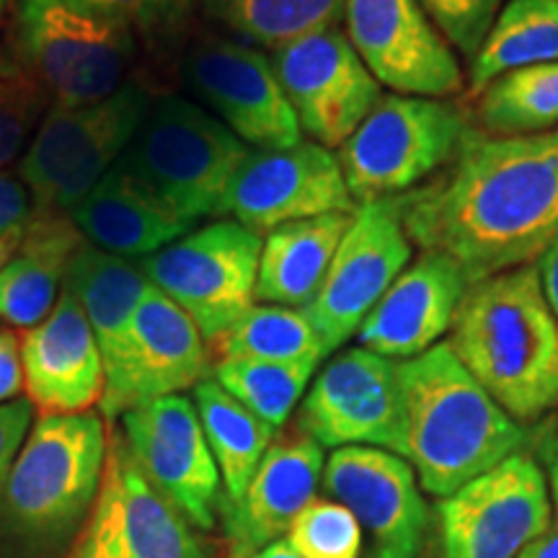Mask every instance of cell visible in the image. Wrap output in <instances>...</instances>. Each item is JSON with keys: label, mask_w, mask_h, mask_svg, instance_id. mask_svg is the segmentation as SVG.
I'll return each mask as SVG.
<instances>
[{"label": "cell", "mask_w": 558, "mask_h": 558, "mask_svg": "<svg viewBox=\"0 0 558 558\" xmlns=\"http://www.w3.org/2000/svg\"><path fill=\"white\" fill-rule=\"evenodd\" d=\"M284 543L303 558H360L365 533L344 505L313 499L290 525Z\"/></svg>", "instance_id": "obj_34"}, {"label": "cell", "mask_w": 558, "mask_h": 558, "mask_svg": "<svg viewBox=\"0 0 558 558\" xmlns=\"http://www.w3.org/2000/svg\"><path fill=\"white\" fill-rule=\"evenodd\" d=\"M320 486L357 518L373 558H427L435 514L407 458L362 445L337 448Z\"/></svg>", "instance_id": "obj_17"}, {"label": "cell", "mask_w": 558, "mask_h": 558, "mask_svg": "<svg viewBox=\"0 0 558 558\" xmlns=\"http://www.w3.org/2000/svg\"><path fill=\"white\" fill-rule=\"evenodd\" d=\"M45 94L37 83L0 78V169L24 156L26 145L39 128Z\"/></svg>", "instance_id": "obj_36"}, {"label": "cell", "mask_w": 558, "mask_h": 558, "mask_svg": "<svg viewBox=\"0 0 558 558\" xmlns=\"http://www.w3.org/2000/svg\"><path fill=\"white\" fill-rule=\"evenodd\" d=\"M184 81L251 150H282L303 143L271 58L241 39H202L186 52Z\"/></svg>", "instance_id": "obj_15"}, {"label": "cell", "mask_w": 558, "mask_h": 558, "mask_svg": "<svg viewBox=\"0 0 558 558\" xmlns=\"http://www.w3.org/2000/svg\"><path fill=\"white\" fill-rule=\"evenodd\" d=\"M347 39L380 86L445 99L463 88L456 50L418 0H347Z\"/></svg>", "instance_id": "obj_18"}, {"label": "cell", "mask_w": 558, "mask_h": 558, "mask_svg": "<svg viewBox=\"0 0 558 558\" xmlns=\"http://www.w3.org/2000/svg\"><path fill=\"white\" fill-rule=\"evenodd\" d=\"M347 0H202L215 24L259 50L275 52L305 34L333 29Z\"/></svg>", "instance_id": "obj_30"}, {"label": "cell", "mask_w": 558, "mask_h": 558, "mask_svg": "<svg viewBox=\"0 0 558 558\" xmlns=\"http://www.w3.org/2000/svg\"><path fill=\"white\" fill-rule=\"evenodd\" d=\"M251 148L199 101L163 96L153 101L117 166L173 218H228V192Z\"/></svg>", "instance_id": "obj_4"}, {"label": "cell", "mask_w": 558, "mask_h": 558, "mask_svg": "<svg viewBox=\"0 0 558 558\" xmlns=\"http://www.w3.org/2000/svg\"><path fill=\"white\" fill-rule=\"evenodd\" d=\"M220 360L262 362H324L329 357L324 341L300 308L256 303L230 326L218 341Z\"/></svg>", "instance_id": "obj_32"}, {"label": "cell", "mask_w": 558, "mask_h": 558, "mask_svg": "<svg viewBox=\"0 0 558 558\" xmlns=\"http://www.w3.org/2000/svg\"><path fill=\"white\" fill-rule=\"evenodd\" d=\"M452 50L473 60L505 0H418Z\"/></svg>", "instance_id": "obj_35"}, {"label": "cell", "mask_w": 558, "mask_h": 558, "mask_svg": "<svg viewBox=\"0 0 558 558\" xmlns=\"http://www.w3.org/2000/svg\"><path fill=\"white\" fill-rule=\"evenodd\" d=\"M414 259V243L403 228L401 197L357 205L333 254L324 288L305 305L326 352H337L380 303L390 284Z\"/></svg>", "instance_id": "obj_12"}, {"label": "cell", "mask_w": 558, "mask_h": 558, "mask_svg": "<svg viewBox=\"0 0 558 558\" xmlns=\"http://www.w3.org/2000/svg\"><path fill=\"white\" fill-rule=\"evenodd\" d=\"M117 429L160 497L192 527L213 530L222 509V478L194 401L179 393L140 403L120 416Z\"/></svg>", "instance_id": "obj_13"}, {"label": "cell", "mask_w": 558, "mask_h": 558, "mask_svg": "<svg viewBox=\"0 0 558 558\" xmlns=\"http://www.w3.org/2000/svg\"><path fill=\"white\" fill-rule=\"evenodd\" d=\"M251 558H303V556H298L284 541H277V543H271V546L262 548L259 554H254Z\"/></svg>", "instance_id": "obj_44"}, {"label": "cell", "mask_w": 558, "mask_h": 558, "mask_svg": "<svg viewBox=\"0 0 558 558\" xmlns=\"http://www.w3.org/2000/svg\"><path fill=\"white\" fill-rule=\"evenodd\" d=\"M83 241L68 215L32 213L11 254L0 262V320L29 331L50 316Z\"/></svg>", "instance_id": "obj_24"}, {"label": "cell", "mask_w": 558, "mask_h": 558, "mask_svg": "<svg viewBox=\"0 0 558 558\" xmlns=\"http://www.w3.org/2000/svg\"><path fill=\"white\" fill-rule=\"evenodd\" d=\"M478 122L494 137L558 130V62L509 70L478 94Z\"/></svg>", "instance_id": "obj_31"}, {"label": "cell", "mask_w": 558, "mask_h": 558, "mask_svg": "<svg viewBox=\"0 0 558 558\" xmlns=\"http://www.w3.org/2000/svg\"><path fill=\"white\" fill-rule=\"evenodd\" d=\"M469 130L465 111L445 99L383 96L337 153L349 194L357 205L403 197L456 158Z\"/></svg>", "instance_id": "obj_6"}, {"label": "cell", "mask_w": 558, "mask_h": 558, "mask_svg": "<svg viewBox=\"0 0 558 558\" xmlns=\"http://www.w3.org/2000/svg\"><path fill=\"white\" fill-rule=\"evenodd\" d=\"M24 390V369H21V349L16 333L0 331V403L16 401Z\"/></svg>", "instance_id": "obj_40"}, {"label": "cell", "mask_w": 558, "mask_h": 558, "mask_svg": "<svg viewBox=\"0 0 558 558\" xmlns=\"http://www.w3.org/2000/svg\"><path fill=\"white\" fill-rule=\"evenodd\" d=\"M65 3L111 24L128 26L132 32L150 29L160 21L177 16L173 0H65Z\"/></svg>", "instance_id": "obj_37"}, {"label": "cell", "mask_w": 558, "mask_h": 558, "mask_svg": "<svg viewBox=\"0 0 558 558\" xmlns=\"http://www.w3.org/2000/svg\"><path fill=\"white\" fill-rule=\"evenodd\" d=\"M16 41L37 88L58 107L107 99L128 83L135 60V32L65 0H21Z\"/></svg>", "instance_id": "obj_8"}, {"label": "cell", "mask_w": 558, "mask_h": 558, "mask_svg": "<svg viewBox=\"0 0 558 558\" xmlns=\"http://www.w3.org/2000/svg\"><path fill=\"white\" fill-rule=\"evenodd\" d=\"M264 235L233 218L194 228L140 262L150 284L194 320L209 344L256 305Z\"/></svg>", "instance_id": "obj_9"}, {"label": "cell", "mask_w": 558, "mask_h": 558, "mask_svg": "<svg viewBox=\"0 0 558 558\" xmlns=\"http://www.w3.org/2000/svg\"><path fill=\"white\" fill-rule=\"evenodd\" d=\"M5 5H9V0H0V16H3V11H5Z\"/></svg>", "instance_id": "obj_46"}, {"label": "cell", "mask_w": 558, "mask_h": 558, "mask_svg": "<svg viewBox=\"0 0 558 558\" xmlns=\"http://www.w3.org/2000/svg\"><path fill=\"white\" fill-rule=\"evenodd\" d=\"M68 218L90 246L132 262L148 259L194 230L166 213L120 166H114L81 205L70 209Z\"/></svg>", "instance_id": "obj_25"}, {"label": "cell", "mask_w": 558, "mask_h": 558, "mask_svg": "<svg viewBox=\"0 0 558 558\" xmlns=\"http://www.w3.org/2000/svg\"><path fill=\"white\" fill-rule=\"evenodd\" d=\"M271 65L300 130L324 148H341L383 99V86L339 26L305 34L271 52Z\"/></svg>", "instance_id": "obj_16"}, {"label": "cell", "mask_w": 558, "mask_h": 558, "mask_svg": "<svg viewBox=\"0 0 558 558\" xmlns=\"http://www.w3.org/2000/svg\"><path fill=\"white\" fill-rule=\"evenodd\" d=\"M432 514L437 558H518L554 525L546 473L527 450L439 499Z\"/></svg>", "instance_id": "obj_10"}, {"label": "cell", "mask_w": 558, "mask_h": 558, "mask_svg": "<svg viewBox=\"0 0 558 558\" xmlns=\"http://www.w3.org/2000/svg\"><path fill=\"white\" fill-rule=\"evenodd\" d=\"M469 288L456 262L422 251L362 320L357 347L396 362L429 352L450 333Z\"/></svg>", "instance_id": "obj_21"}, {"label": "cell", "mask_w": 558, "mask_h": 558, "mask_svg": "<svg viewBox=\"0 0 558 558\" xmlns=\"http://www.w3.org/2000/svg\"><path fill=\"white\" fill-rule=\"evenodd\" d=\"M26 401L41 414H86L107 388L104 362L86 313L62 288L41 324L19 339Z\"/></svg>", "instance_id": "obj_22"}, {"label": "cell", "mask_w": 558, "mask_h": 558, "mask_svg": "<svg viewBox=\"0 0 558 558\" xmlns=\"http://www.w3.org/2000/svg\"><path fill=\"white\" fill-rule=\"evenodd\" d=\"M194 530L137 471L120 429H111L99 494L70 558H209Z\"/></svg>", "instance_id": "obj_14"}, {"label": "cell", "mask_w": 558, "mask_h": 558, "mask_svg": "<svg viewBox=\"0 0 558 558\" xmlns=\"http://www.w3.org/2000/svg\"><path fill=\"white\" fill-rule=\"evenodd\" d=\"M150 107V94L137 81L83 107L54 104L34 130L19 166L32 213L68 215L81 205L114 169Z\"/></svg>", "instance_id": "obj_5"}, {"label": "cell", "mask_w": 558, "mask_h": 558, "mask_svg": "<svg viewBox=\"0 0 558 558\" xmlns=\"http://www.w3.org/2000/svg\"><path fill=\"white\" fill-rule=\"evenodd\" d=\"M407 460L424 494L445 499L527 450V432L499 407L448 341L399 362Z\"/></svg>", "instance_id": "obj_3"}, {"label": "cell", "mask_w": 558, "mask_h": 558, "mask_svg": "<svg viewBox=\"0 0 558 558\" xmlns=\"http://www.w3.org/2000/svg\"><path fill=\"white\" fill-rule=\"evenodd\" d=\"M207 341L194 320L150 284L130 324L117 367L107 375L101 414L120 418L130 409L179 396L207 378Z\"/></svg>", "instance_id": "obj_20"}, {"label": "cell", "mask_w": 558, "mask_h": 558, "mask_svg": "<svg viewBox=\"0 0 558 558\" xmlns=\"http://www.w3.org/2000/svg\"><path fill=\"white\" fill-rule=\"evenodd\" d=\"M207 445L213 450L222 478V507L235 505L246 492L267 450L275 442L277 429L235 401L215 378H205L192 388Z\"/></svg>", "instance_id": "obj_28"}, {"label": "cell", "mask_w": 558, "mask_h": 558, "mask_svg": "<svg viewBox=\"0 0 558 558\" xmlns=\"http://www.w3.org/2000/svg\"><path fill=\"white\" fill-rule=\"evenodd\" d=\"M318 362H262L222 357L213 369V378L226 388L235 401L279 429L316 375Z\"/></svg>", "instance_id": "obj_33"}, {"label": "cell", "mask_w": 558, "mask_h": 558, "mask_svg": "<svg viewBox=\"0 0 558 558\" xmlns=\"http://www.w3.org/2000/svg\"><path fill=\"white\" fill-rule=\"evenodd\" d=\"M518 558H558V525H550Z\"/></svg>", "instance_id": "obj_43"}, {"label": "cell", "mask_w": 558, "mask_h": 558, "mask_svg": "<svg viewBox=\"0 0 558 558\" xmlns=\"http://www.w3.org/2000/svg\"><path fill=\"white\" fill-rule=\"evenodd\" d=\"M148 288L150 279L140 264L90 246L88 241H83L70 259L65 290L86 313L101 352L104 375L120 362L130 324Z\"/></svg>", "instance_id": "obj_27"}, {"label": "cell", "mask_w": 558, "mask_h": 558, "mask_svg": "<svg viewBox=\"0 0 558 558\" xmlns=\"http://www.w3.org/2000/svg\"><path fill=\"white\" fill-rule=\"evenodd\" d=\"M448 344L514 422L558 409V318L535 264L471 284Z\"/></svg>", "instance_id": "obj_2"}, {"label": "cell", "mask_w": 558, "mask_h": 558, "mask_svg": "<svg viewBox=\"0 0 558 558\" xmlns=\"http://www.w3.org/2000/svg\"><path fill=\"white\" fill-rule=\"evenodd\" d=\"M32 218V197L24 181L0 171V241L16 235Z\"/></svg>", "instance_id": "obj_39"}, {"label": "cell", "mask_w": 558, "mask_h": 558, "mask_svg": "<svg viewBox=\"0 0 558 558\" xmlns=\"http://www.w3.org/2000/svg\"><path fill=\"white\" fill-rule=\"evenodd\" d=\"M401 209L414 248L448 256L469 284L538 262L558 239V130L494 137L471 128Z\"/></svg>", "instance_id": "obj_1"}, {"label": "cell", "mask_w": 558, "mask_h": 558, "mask_svg": "<svg viewBox=\"0 0 558 558\" xmlns=\"http://www.w3.org/2000/svg\"><path fill=\"white\" fill-rule=\"evenodd\" d=\"M324 465V448L303 432L271 442L243 497L220 509L235 558H251L288 535L298 514L316 499Z\"/></svg>", "instance_id": "obj_23"}, {"label": "cell", "mask_w": 558, "mask_h": 558, "mask_svg": "<svg viewBox=\"0 0 558 558\" xmlns=\"http://www.w3.org/2000/svg\"><path fill=\"white\" fill-rule=\"evenodd\" d=\"M109 432L101 416L41 414L3 484L5 507L21 530L60 535L90 512L107 469Z\"/></svg>", "instance_id": "obj_7"}, {"label": "cell", "mask_w": 558, "mask_h": 558, "mask_svg": "<svg viewBox=\"0 0 558 558\" xmlns=\"http://www.w3.org/2000/svg\"><path fill=\"white\" fill-rule=\"evenodd\" d=\"M173 3H177V16H181V13L190 9L194 0H173Z\"/></svg>", "instance_id": "obj_45"}, {"label": "cell", "mask_w": 558, "mask_h": 558, "mask_svg": "<svg viewBox=\"0 0 558 558\" xmlns=\"http://www.w3.org/2000/svg\"><path fill=\"white\" fill-rule=\"evenodd\" d=\"M354 213H331L269 230L262 241L256 303L300 308L313 303Z\"/></svg>", "instance_id": "obj_26"}, {"label": "cell", "mask_w": 558, "mask_h": 558, "mask_svg": "<svg viewBox=\"0 0 558 558\" xmlns=\"http://www.w3.org/2000/svg\"><path fill=\"white\" fill-rule=\"evenodd\" d=\"M538 452H541L543 473H546V481H548L550 507H554V514L558 518V416L550 418L546 432H543Z\"/></svg>", "instance_id": "obj_41"}, {"label": "cell", "mask_w": 558, "mask_h": 558, "mask_svg": "<svg viewBox=\"0 0 558 558\" xmlns=\"http://www.w3.org/2000/svg\"><path fill=\"white\" fill-rule=\"evenodd\" d=\"M535 269L541 275L543 295H546L550 311L558 318V239L543 251V256L535 262Z\"/></svg>", "instance_id": "obj_42"}, {"label": "cell", "mask_w": 558, "mask_h": 558, "mask_svg": "<svg viewBox=\"0 0 558 558\" xmlns=\"http://www.w3.org/2000/svg\"><path fill=\"white\" fill-rule=\"evenodd\" d=\"M298 432L320 448H380L407 458V414L399 362L349 347L313 375L298 411Z\"/></svg>", "instance_id": "obj_11"}, {"label": "cell", "mask_w": 558, "mask_h": 558, "mask_svg": "<svg viewBox=\"0 0 558 558\" xmlns=\"http://www.w3.org/2000/svg\"><path fill=\"white\" fill-rule=\"evenodd\" d=\"M32 403L29 401H9L0 403V486L9 478V471L16 460L21 445L32 427Z\"/></svg>", "instance_id": "obj_38"}, {"label": "cell", "mask_w": 558, "mask_h": 558, "mask_svg": "<svg viewBox=\"0 0 558 558\" xmlns=\"http://www.w3.org/2000/svg\"><path fill=\"white\" fill-rule=\"evenodd\" d=\"M339 156L303 140L282 150H251L228 192V218L254 233L331 213H354Z\"/></svg>", "instance_id": "obj_19"}, {"label": "cell", "mask_w": 558, "mask_h": 558, "mask_svg": "<svg viewBox=\"0 0 558 558\" xmlns=\"http://www.w3.org/2000/svg\"><path fill=\"white\" fill-rule=\"evenodd\" d=\"M558 62V0H507L471 60L469 88L478 96L509 70Z\"/></svg>", "instance_id": "obj_29"}]
</instances>
